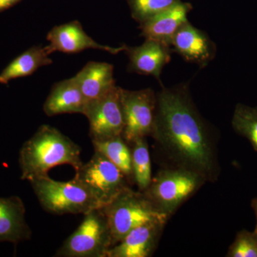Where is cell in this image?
<instances>
[{"label":"cell","instance_id":"4fadbf2b","mask_svg":"<svg viewBox=\"0 0 257 257\" xmlns=\"http://www.w3.org/2000/svg\"><path fill=\"white\" fill-rule=\"evenodd\" d=\"M171 46L184 60L201 67L207 65L216 53L215 45L207 34L193 26L189 21L176 33Z\"/></svg>","mask_w":257,"mask_h":257},{"label":"cell","instance_id":"7a4b0ae2","mask_svg":"<svg viewBox=\"0 0 257 257\" xmlns=\"http://www.w3.org/2000/svg\"><path fill=\"white\" fill-rule=\"evenodd\" d=\"M80 147L50 125H42L22 147L20 152L21 179L31 182L48 175L59 165H69L74 170L82 166Z\"/></svg>","mask_w":257,"mask_h":257},{"label":"cell","instance_id":"44dd1931","mask_svg":"<svg viewBox=\"0 0 257 257\" xmlns=\"http://www.w3.org/2000/svg\"><path fill=\"white\" fill-rule=\"evenodd\" d=\"M231 124L234 131L247 139L257 152V106L236 104Z\"/></svg>","mask_w":257,"mask_h":257},{"label":"cell","instance_id":"277c9868","mask_svg":"<svg viewBox=\"0 0 257 257\" xmlns=\"http://www.w3.org/2000/svg\"><path fill=\"white\" fill-rule=\"evenodd\" d=\"M101 208L110 226L114 246L140 225L155 221L167 222L170 219L155 207L145 193L136 192L132 187Z\"/></svg>","mask_w":257,"mask_h":257},{"label":"cell","instance_id":"8992f818","mask_svg":"<svg viewBox=\"0 0 257 257\" xmlns=\"http://www.w3.org/2000/svg\"><path fill=\"white\" fill-rule=\"evenodd\" d=\"M84 215L82 223L64 241L55 256L107 257L114 241L102 208L92 209Z\"/></svg>","mask_w":257,"mask_h":257},{"label":"cell","instance_id":"ba28073f","mask_svg":"<svg viewBox=\"0 0 257 257\" xmlns=\"http://www.w3.org/2000/svg\"><path fill=\"white\" fill-rule=\"evenodd\" d=\"M121 100L124 120L122 137L126 143L151 137L155 124L157 94L150 88L138 91L121 88Z\"/></svg>","mask_w":257,"mask_h":257},{"label":"cell","instance_id":"e0dca14e","mask_svg":"<svg viewBox=\"0 0 257 257\" xmlns=\"http://www.w3.org/2000/svg\"><path fill=\"white\" fill-rule=\"evenodd\" d=\"M74 77L87 102L99 99L116 86L114 67L106 62H89Z\"/></svg>","mask_w":257,"mask_h":257},{"label":"cell","instance_id":"ac0fdd59","mask_svg":"<svg viewBox=\"0 0 257 257\" xmlns=\"http://www.w3.org/2000/svg\"><path fill=\"white\" fill-rule=\"evenodd\" d=\"M47 47L29 49L8 64L0 74V83L8 84L12 79L31 75L35 71L52 63Z\"/></svg>","mask_w":257,"mask_h":257},{"label":"cell","instance_id":"5b68a950","mask_svg":"<svg viewBox=\"0 0 257 257\" xmlns=\"http://www.w3.org/2000/svg\"><path fill=\"white\" fill-rule=\"evenodd\" d=\"M206 183L197 174L174 167H164L152 177L144 193L160 212L170 218L179 207Z\"/></svg>","mask_w":257,"mask_h":257},{"label":"cell","instance_id":"30bf717a","mask_svg":"<svg viewBox=\"0 0 257 257\" xmlns=\"http://www.w3.org/2000/svg\"><path fill=\"white\" fill-rule=\"evenodd\" d=\"M47 39L49 45L46 47L51 54L56 51L67 54L78 53L82 51L93 49L116 55L125 51L126 48V45L112 47L98 43L84 32L82 25L77 21L55 27L49 32Z\"/></svg>","mask_w":257,"mask_h":257},{"label":"cell","instance_id":"cb8c5ba5","mask_svg":"<svg viewBox=\"0 0 257 257\" xmlns=\"http://www.w3.org/2000/svg\"><path fill=\"white\" fill-rule=\"evenodd\" d=\"M19 1L20 0H0V11L8 9Z\"/></svg>","mask_w":257,"mask_h":257},{"label":"cell","instance_id":"603a6c76","mask_svg":"<svg viewBox=\"0 0 257 257\" xmlns=\"http://www.w3.org/2000/svg\"><path fill=\"white\" fill-rule=\"evenodd\" d=\"M226 256L257 257V233L242 229L238 231Z\"/></svg>","mask_w":257,"mask_h":257},{"label":"cell","instance_id":"ffe728a7","mask_svg":"<svg viewBox=\"0 0 257 257\" xmlns=\"http://www.w3.org/2000/svg\"><path fill=\"white\" fill-rule=\"evenodd\" d=\"M131 150L133 182L139 191L148 188L152 179V162L146 138H140L128 144Z\"/></svg>","mask_w":257,"mask_h":257},{"label":"cell","instance_id":"9a60e30c","mask_svg":"<svg viewBox=\"0 0 257 257\" xmlns=\"http://www.w3.org/2000/svg\"><path fill=\"white\" fill-rule=\"evenodd\" d=\"M25 211L20 197L0 198V242L17 244L30 239L32 231L25 220Z\"/></svg>","mask_w":257,"mask_h":257},{"label":"cell","instance_id":"2e32d148","mask_svg":"<svg viewBox=\"0 0 257 257\" xmlns=\"http://www.w3.org/2000/svg\"><path fill=\"white\" fill-rule=\"evenodd\" d=\"M87 101L74 77L56 83L43 109L49 116L62 114H84Z\"/></svg>","mask_w":257,"mask_h":257},{"label":"cell","instance_id":"5bb4252c","mask_svg":"<svg viewBox=\"0 0 257 257\" xmlns=\"http://www.w3.org/2000/svg\"><path fill=\"white\" fill-rule=\"evenodd\" d=\"M132 72L151 75L160 80L162 69L171 60L170 47L158 41L146 40L138 47L126 46Z\"/></svg>","mask_w":257,"mask_h":257},{"label":"cell","instance_id":"6da1fadb","mask_svg":"<svg viewBox=\"0 0 257 257\" xmlns=\"http://www.w3.org/2000/svg\"><path fill=\"white\" fill-rule=\"evenodd\" d=\"M151 137L166 161L165 167L191 171L206 182L217 180L216 140L194 105L188 86L163 87L157 93Z\"/></svg>","mask_w":257,"mask_h":257},{"label":"cell","instance_id":"7402d4cb","mask_svg":"<svg viewBox=\"0 0 257 257\" xmlns=\"http://www.w3.org/2000/svg\"><path fill=\"white\" fill-rule=\"evenodd\" d=\"M133 18L141 24L183 0H127Z\"/></svg>","mask_w":257,"mask_h":257},{"label":"cell","instance_id":"d6986e66","mask_svg":"<svg viewBox=\"0 0 257 257\" xmlns=\"http://www.w3.org/2000/svg\"><path fill=\"white\" fill-rule=\"evenodd\" d=\"M94 150L104 155L122 171L128 179L133 182L132 170L131 150L122 135L99 141H92Z\"/></svg>","mask_w":257,"mask_h":257},{"label":"cell","instance_id":"52a82bcc","mask_svg":"<svg viewBox=\"0 0 257 257\" xmlns=\"http://www.w3.org/2000/svg\"><path fill=\"white\" fill-rule=\"evenodd\" d=\"M74 179L89 189L101 207L132 187V182L114 163L94 150L87 163L75 170Z\"/></svg>","mask_w":257,"mask_h":257},{"label":"cell","instance_id":"7c38bea8","mask_svg":"<svg viewBox=\"0 0 257 257\" xmlns=\"http://www.w3.org/2000/svg\"><path fill=\"white\" fill-rule=\"evenodd\" d=\"M192 10L190 3L179 2L160 14L140 24L142 35L146 40H155L171 47L176 33L188 22V15Z\"/></svg>","mask_w":257,"mask_h":257},{"label":"cell","instance_id":"9c48e42d","mask_svg":"<svg viewBox=\"0 0 257 257\" xmlns=\"http://www.w3.org/2000/svg\"><path fill=\"white\" fill-rule=\"evenodd\" d=\"M83 114L89 120L92 142L122 135L124 120L121 88L115 86L99 99L88 101Z\"/></svg>","mask_w":257,"mask_h":257},{"label":"cell","instance_id":"d4e9b609","mask_svg":"<svg viewBox=\"0 0 257 257\" xmlns=\"http://www.w3.org/2000/svg\"><path fill=\"white\" fill-rule=\"evenodd\" d=\"M251 207L252 208L253 211H254L255 216H256V224L255 226L254 231L257 233V197L253 198L251 200Z\"/></svg>","mask_w":257,"mask_h":257},{"label":"cell","instance_id":"3957f363","mask_svg":"<svg viewBox=\"0 0 257 257\" xmlns=\"http://www.w3.org/2000/svg\"><path fill=\"white\" fill-rule=\"evenodd\" d=\"M30 182L39 202L47 212L57 215L85 214L101 207L89 189L74 178L58 182L47 175Z\"/></svg>","mask_w":257,"mask_h":257},{"label":"cell","instance_id":"8fae6325","mask_svg":"<svg viewBox=\"0 0 257 257\" xmlns=\"http://www.w3.org/2000/svg\"><path fill=\"white\" fill-rule=\"evenodd\" d=\"M167 222L155 221L132 230L110 248L107 257H150L156 251Z\"/></svg>","mask_w":257,"mask_h":257}]
</instances>
